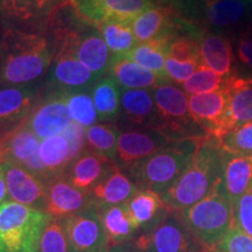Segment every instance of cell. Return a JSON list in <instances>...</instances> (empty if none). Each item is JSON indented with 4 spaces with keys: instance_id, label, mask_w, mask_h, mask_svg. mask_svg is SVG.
<instances>
[{
    "instance_id": "obj_8",
    "label": "cell",
    "mask_w": 252,
    "mask_h": 252,
    "mask_svg": "<svg viewBox=\"0 0 252 252\" xmlns=\"http://www.w3.org/2000/svg\"><path fill=\"white\" fill-rule=\"evenodd\" d=\"M133 245L138 252H201L180 212L166 209L152 226L138 234Z\"/></svg>"
},
{
    "instance_id": "obj_1",
    "label": "cell",
    "mask_w": 252,
    "mask_h": 252,
    "mask_svg": "<svg viewBox=\"0 0 252 252\" xmlns=\"http://www.w3.org/2000/svg\"><path fill=\"white\" fill-rule=\"evenodd\" d=\"M53 58L46 37L0 21V86H27L39 80Z\"/></svg>"
},
{
    "instance_id": "obj_22",
    "label": "cell",
    "mask_w": 252,
    "mask_h": 252,
    "mask_svg": "<svg viewBox=\"0 0 252 252\" xmlns=\"http://www.w3.org/2000/svg\"><path fill=\"white\" fill-rule=\"evenodd\" d=\"M251 0H201L197 23L207 28L238 26L249 14Z\"/></svg>"
},
{
    "instance_id": "obj_25",
    "label": "cell",
    "mask_w": 252,
    "mask_h": 252,
    "mask_svg": "<svg viewBox=\"0 0 252 252\" xmlns=\"http://www.w3.org/2000/svg\"><path fill=\"white\" fill-rule=\"evenodd\" d=\"M113 165L115 162L106 158L84 151V153L70 163L63 176L74 187L90 191V189L110 171Z\"/></svg>"
},
{
    "instance_id": "obj_28",
    "label": "cell",
    "mask_w": 252,
    "mask_h": 252,
    "mask_svg": "<svg viewBox=\"0 0 252 252\" xmlns=\"http://www.w3.org/2000/svg\"><path fill=\"white\" fill-rule=\"evenodd\" d=\"M97 208L111 247L134 241L139 231L131 222L125 204L97 206Z\"/></svg>"
},
{
    "instance_id": "obj_29",
    "label": "cell",
    "mask_w": 252,
    "mask_h": 252,
    "mask_svg": "<svg viewBox=\"0 0 252 252\" xmlns=\"http://www.w3.org/2000/svg\"><path fill=\"white\" fill-rule=\"evenodd\" d=\"M223 182L226 194L235 206L252 184V156L241 157L224 153Z\"/></svg>"
},
{
    "instance_id": "obj_44",
    "label": "cell",
    "mask_w": 252,
    "mask_h": 252,
    "mask_svg": "<svg viewBox=\"0 0 252 252\" xmlns=\"http://www.w3.org/2000/svg\"><path fill=\"white\" fill-rule=\"evenodd\" d=\"M68 140L71 149L72 160H76L86 151L87 128L76 122H71L61 133Z\"/></svg>"
},
{
    "instance_id": "obj_4",
    "label": "cell",
    "mask_w": 252,
    "mask_h": 252,
    "mask_svg": "<svg viewBox=\"0 0 252 252\" xmlns=\"http://www.w3.org/2000/svg\"><path fill=\"white\" fill-rule=\"evenodd\" d=\"M180 214L202 251L219 249L236 223L234 206L226 194L223 181L203 200Z\"/></svg>"
},
{
    "instance_id": "obj_23",
    "label": "cell",
    "mask_w": 252,
    "mask_h": 252,
    "mask_svg": "<svg viewBox=\"0 0 252 252\" xmlns=\"http://www.w3.org/2000/svg\"><path fill=\"white\" fill-rule=\"evenodd\" d=\"M138 190L137 185L115 163L89 193L97 206H118L128 202Z\"/></svg>"
},
{
    "instance_id": "obj_49",
    "label": "cell",
    "mask_w": 252,
    "mask_h": 252,
    "mask_svg": "<svg viewBox=\"0 0 252 252\" xmlns=\"http://www.w3.org/2000/svg\"><path fill=\"white\" fill-rule=\"evenodd\" d=\"M33 6L37 12H45L47 9H53L54 6V0H32Z\"/></svg>"
},
{
    "instance_id": "obj_48",
    "label": "cell",
    "mask_w": 252,
    "mask_h": 252,
    "mask_svg": "<svg viewBox=\"0 0 252 252\" xmlns=\"http://www.w3.org/2000/svg\"><path fill=\"white\" fill-rule=\"evenodd\" d=\"M103 252H138L137 249L133 245V242L126 244H119V245H112L106 249Z\"/></svg>"
},
{
    "instance_id": "obj_52",
    "label": "cell",
    "mask_w": 252,
    "mask_h": 252,
    "mask_svg": "<svg viewBox=\"0 0 252 252\" xmlns=\"http://www.w3.org/2000/svg\"><path fill=\"white\" fill-rule=\"evenodd\" d=\"M251 1H252V0H251Z\"/></svg>"
},
{
    "instance_id": "obj_42",
    "label": "cell",
    "mask_w": 252,
    "mask_h": 252,
    "mask_svg": "<svg viewBox=\"0 0 252 252\" xmlns=\"http://www.w3.org/2000/svg\"><path fill=\"white\" fill-rule=\"evenodd\" d=\"M237 225L252 237V184L234 206Z\"/></svg>"
},
{
    "instance_id": "obj_3",
    "label": "cell",
    "mask_w": 252,
    "mask_h": 252,
    "mask_svg": "<svg viewBox=\"0 0 252 252\" xmlns=\"http://www.w3.org/2000/svg\"><path fill=\"white\" fill-rule=\"evenodd\" d=\"M204 137L168 144L151 157L127 167L130 179L139 189H150L161 196L186 172Z\"/></svg>"
},
{
    "instance_id": "obj_37",
    "label": "cell",
    "mask_w": 252,
    "mask_h": 252,
    "mask_svg": "<svg viewBox=\"0 0 252 252\" xmlns=\"http://www.w3.org/2000/svg\"><path fill=\"white\" fill-rule=\"evenodd\" d=\"M220 149L231 156H252V121L229 131L217 139Z\"/></svg>"
},
{
    "instance_id": "obj_10",
    "label": "cell",
    "mask_w": 252,
    "mask_h": 252,
    "mask_svg": "<svg viewBox=\"0 0 252 252\" xmlns=\"http://www.w3.org/2000/svg\"><path fill=\"white\" fill-rule=\"evenodd\" d=\"M82 21L98 28L106 21L132 24L137 17L157 5L156 0H68Z\"/></svg>"
},
{
    "instance_id": "obj_20",
    "label": "cell",
    "mask_w": 252,
    "mask_h": 252,
    "mask_svg": "<svg viewBox=\"0 0 252 252\" xmlns=\"http://www.w3.org/2000/svg\"><path fill=\"white\" fill-rule=\"evenodd\" d=\"M37 103L33 86H0V128H15L30 115Z\"/></svg>"
},
{
    "instance_id": "obj_9",
    "label": "cell",
    "mask_w": 252,
    "mask_h": 252,
    "mask_svg": "<svg viewBox=\"0 0 252 252\" xmlns=\"http://www.w3.org/2000/svg\"><path fill=\"white\" fill-rule=\"evenodd\" d=\"M181 33L196 41L202 64L223 77L237 75L234 50L229 37L212 32L204 25L187 18L181 21Z\"/></svg>"
},
{
    "instance_id": "obj_39",
    "label": "cell",
    "mask_w": 252,
    "mask_h": 252,
    "mask_svg": "<svg viewBox=\"0 0 252 252\" xmlns=\"http://www.w3.org/2000/svg\"><path fill=\"white\" fill-rule=\"evenodd\" d=\"M167 58L181 62H196L202 64L197 42L193 37L182 33L171 40L167 48Z\"/></svg>"
},
{
    "instance_id": "obj_41",
    "label": "cell",
    "mask_w": 252,
    "mask_h": 252,
    "mask_svg": "<svg viewBox=\"0 0 252 252\" xmlns=\"http://www.w3.org/2000/svg\"><path fill=\"white\" fill-rule=\"evenodd\" d=\"M219 250L222 252H252V237L235 223L220 244Z\"/></svg>"
},
{
    "instance_id": "obj_27",
    "label": "cell",
    "mask_w": 252,
    "mask_h": 252,
    "mask_svg": "<svg viewBox=\"0 0 252 252\" xmlns=\"http://www.w3.org/2000/svg\"><path fill=\"white\" fill-rule=\"evenodd\" d=\"M125 207L131 222L139 232L152 226L167 209L161 196L150 189H139Z\"/></svg>"
},
{
    "instance_id": "obj_6",
    "label": "cell",
    "mask_w": 252,
    "mask_h": 252,
    "mask_svg": "<svg viewBox=\"0 0 252 252\" xmlns=\"http://www.w3.org/2000/svg\"><path fill=\"white\" fill-rule=\"evenodd\" d=\"M55 54L74 56L93 72L97 80L109 70L110 50L98 28L78 19L59 25L55 30Z\"/></svg>"
},
{
    "instance_id": "obj_14",
    "label": "cell",
    "mask_w": 252,
    "mask_h": 252,
    "mask_svg": "<svg viewBox=\"0 0 252 252\" xmlns=\"http://www.w3.org/2000/svg\"><path fill=\"white\" fill-rule=\"evenodd\" d=\"M182 18L173 7L158 4L135 18L131 26L138 43L153 40L171 41L180 34Z\"/></svg>"
},
{
    "instance_id": "obj_34",
    "label": "cell",
    "mask_w": 252,
    "mask_h": 252,
    "mask_svg": "<svg viewBox=\"0 0 252 252\" xmlns=\"http://www.w3.org/2000/svg\"><path fill=\"white\" fill-rule=\"evenodd\" d=\"M131 25L121 21H106L98 27L112 55H124L138 45Z\"/></svg>"
},
{
    "instance_id": "obj_46",
    "label": "cell",
    "mask_w": 252,
    "mask_h": 252,
    "mask_svg": "<svg viewBox=\"0 0 252 252\" xmlns=\"http://www.w3.org/2000/svg\"><path fill=\"white\" fill-rule=\"evenodd\" d=\"M237 58L242 64L252 70V27L245 28L238 36Z\"/></svg>"
},
{
    "instance_id": "obj_45",
    "label": "cell",
    "mask_w": 252,
    "mask_h": 252,
    "mask_svg": "<svg viewBox=\"0 0 252 252\" xmlns=\"http://www.w3.org/2000/svg\"><path fill=\"white\" fill-rule=\"evenodd\" d=\"M158 4L169 6L180 13L182 17L197 21L201 0H156Z\"/></svg>"
},
{
    "instance_id": "obj_26",
    "label": "cell",
    "mask_w": 252,
    "mask_h": 252,
    "mask_svg": "<svg viewBox=\"0 0 252 252\" xmlns=\"http://www.w3.org/2000/svg\"><path fill=\"white\" fill-rule=\"evenodd\" d=\"M108 74L117 82L121 89H153L163 82L149 69L116 55H111Z\"/></svg>"
},
{
    "instance_id": "obj_51",
    "label": "cell",
    "mask_w": 252,
    "mask_h": 252,
    "mask_svg": "<svg viewBox=\"0 0 252 252\" xmlns=\"http://www.w3.org/2000/svg\"><path fill=\"white\" fill-rule=\"evenodd\" d=\"M201 252H204V251H201Z\"/></svg>"
},
{
    "instance_id": "obj_16",
    "label": "cell",
    "mask_w": 252,
    "mask_h": 252,
    "mask_svg": "<svg viewBox=\"0 0 252 252\" xmlns=\"http://www.w3.org/2000/svg\"><path fill=\"white\" fill-rule=\"evenodd\" d=\"M7 162H14L49 181L45 166L39 156L41 139L26 125L25 121L13 130L6 132Z\"/></svg>"
},
{
    "instance_id": "obj_11",
    "label": "cell",
    "mask_w": 252,
    "mask_h": 252,
    "mask_svg": "<svg viewBox=\"0 0 252 252\" xmlns=\"http://www.w3.org/2000/svg\"><path fill=\"white\" fill-rule=\"evenodd\" d=\"M61 220L71 252H103L111 247L94 202Z\"/></svg>"
},
{
    "instance_id": "obj_12",
    "label": "cell",
    "mask_w": 252,
    "mask_h": 252,
    "mask_svg": "<svg viewBox=\"0 0 252 252\" xmlns=\"http://www.w3.org/2000/svg\"><path fill=\"white\" fill-rule=\"evenodd\" d=\"M67 94L52 91L43 99L37 100L25 123L41 140L62 133L72 122L69 113Z\"/></svg>"
},
{
    "instance_id": "obj_19",
    "label": "cell",
    "mask_w": 252,
    "mask_h": 252,
    "mask_svg": "<svg viewBox=\"0 0 252 252\" xmlns=\"http://www.w3.org/2000/svg\"><path fill=\"white\" fill-rule=\"evenodd\" d=\"M225 89L228 93V108L223 119L222 132L217 139L252 121V76L234 75L228 78Z\"/></svg>"
},
{
    "instance_id": "obj_30",
    "label": "cell",
    "mask_w": 252,
    "mask_h": 252,
    "mask_svg": "<svg viewBox=\"0 0 252 252\" xmlns=\"http://www.w3.org/2000/svg\"><path fill=\"white\" fill-rule=\"evenodd\" d=\"M39 156L50 181L64 175L68 167L74 161L70 145L62 134L41 140Z\"/></svg>"
},
{
    "instance_id": "obj_32",
    "label": "cell",
    "mask_w": 252,
    "mask_h": 252,
    "mask_svg": "<svg viewBox=\"0 0 252 252\" xmlns=\"http://www.w3.org/2000/svg\"><path fill=\"white\" fill-rule=\"evenodd\" d=\"M93 99L100 122H115L119 117L122 112V89L110 75L94 83Z\"/></svg>"
},
{
    "instance_id": "obj_31",
    "label": "cell",
    "mask_w": 252,
    "mask_h": 252,
    "mask_svg": "<svg viewBox=\"0 0 252 252\" xmlns=\"http://www.w3.org/2000/svg\"><path fill=\"white\" fill-rule=\"evenodd\" d=\"M171 41L153 40L150 42L138 43L133 49L124 55H119L121 58L137 63L143 68L149 69L154 72L160 80L169 81L166 75V59L167 48ZM117 56V55H116Z\"/></svg>"
},
{
    "instance_id": "obj_17",
    "label": "cell",
    "mask_w": 252,
    "mask_h": 252,
    "mask_svg": "<svg viewBox=\"0 0 252 252\" xmlns=\"http://www.w3.org/2000/svg\"><path fill=\"white\" fill-rule=\"evenodd\" d=\"M189 113L193 121L210 137H220L222 132L223 119L228 108L226 89L196 94L188 97Z\"/></svg>"
},
{
    "instance_id": "obj_5",
    "label": "cell",
    "mask_w": 252,
    "mask_h": 252,
    "mask_svg": "<svg viewBox=\"0 0 252 252\" xmlns=\"http://www.w3.org/2000/svg\"><path fill=\"white\" fill-rule=\"evenodd\" d=\"M50 220L43 210L5 201L0 204V252H39Z\"/></svg>"
},
{
    "instance_id": "obj_2",
    "label": "cell",
    "mask_w": 252,
    "mask_h": 252,
    "mask_svg": "<svg viewBox=\"0 0 252 252\" xmlns=\"http://www.w3.org/2000/svg\"><path fill=\"white\" fill-rule=\"evenodd\" d=\"M224 152L215 138L206 135L193 161L161 198L167 209L182 212L208 196L223 181Z\"/></svg>"
},
{
    "instance_id": "obj_47",
    "label": "cell",
    "mask_w": 252,
    "mask_h": 252,
    "mask_svg": "<svg viewBox=\"0 0 252 252\" xmlns=\"http://www.w3.org/2000/svg\"><path fill=\"white\" fill-rule=\"evenodd\" d=\"M8 189L6 184V175L4 163H0V204L8 200Z\"/></svg>"
},
{
    "instance_id": "obj_7",
    "label": "cell",
    "mask_w": 252,
    "mask_h": 252,
    "mask_svg": "<svg viewBox=\"0 0 252 252\" xmlns=\"http://www.w3.org/2000/svg\"><path fill=\"white\" fill-rule=\"evenodd\" d=\"M152 94L160 118L157 131L171 141L207 135L191 118L188 96L184 90L169 81H163L153 88Z\"/></svg>"
},
{
    "instance_id": "obj_35",
    "label": "cell",
    "mask_w": 252,
    "mask_h": 252,
    "mask_svg": "<svg viewBox=\"0 0 252 252\" xmlns=\"http://www.w3.org/2000/svg\"><path fill=\"white\" fill-rule=\"evenodd\" d=\"M229 77H223L207 65L201 64L194 75L182 84V89L189 96L225 89Z\"/></svg>"
},
{
    "instance_id": "obj_43",
    "label": "cell",
    "mask_w": 252,
    "mask_h": 252,
    "mask_svg": "<svg viewBox=\"0 0 252 252\" xmlns=\"http://www.w3.org/2000/svg\"><path fill=\"white\" fill-rule=\"evenodd\" d=\"M200 63L196 62H181L174 59H166V75L169 81L178 84H184L186 81L194 75L196 69L200 67Z\"/></svg>"
},
{
    "instance_id": "obj_40",
    "label": "cell",
    "mask_w": 252,
    "mask_h": 252,
    "mask_svg": "<svg viewBox=\"0 0 252 252\" xmlns=\"http://www.w3.org/2000/svg\"><path fill=\"white\" fill-rule=\"evenodd\" d=\"M2 21H28L36 15L32 0H4L1 13Z\"/></svg>"
},
{
    "instance_id": "obj_38",
    "label": "cell",
    "mask_w": 252,
    "mask_h": 252,
    "mask_svg": "<svg viewBox=\"0 0 252 252\" xmlns=\"http://www.w3.org/2000/svg\"><path fill=\"white\" fill-rule=\"evenodd\" d=\"M39 252H71L61 219L52 217L41 238Z\"/></svg>"
},
{
    "instance_id": "obj_13",
    "label": "cell",
    "mask_w": 252,
    "mask_h": 252,
    "mask_svg": "<svg viewBox=\"0 0 252 252\" xmlns=\"http://www.w3.org/2000/svg\"><path fill=\"white\" fill-rule=\"evenodd\" d=\"M4 168L9 198L46 212L49 181L14 162H5Z\"/></svg>"
},
{
    "instance_id": "obj_21",
    "label": "cell",
    "mask_w": 252,
    "mask_h": 252,
    "mask_svg": "<svg viewBox=\"0 0 252 252\" xmlns=\"http://www.w3.org/2000/svg\"><path fill=\"white\" fill-rule=\"evenodd\" d=\"M93 203L89 191L74 187L64 176H59L49 182L46 212L52 217L63 219L74 215Z\"/></svg>"
},
{
    "instance_id": "obj_15",
    "label": "cell",
    "mask_w": 252,
    "mask_h": 252,
    "mask_svg": "<svg viewBox=\"0 0 252 252\" xmlns=\"http://www.w3.org/2000/svg\"><path fill=\"white\" fill-rule=\"evenodd\" d=\"M97 77L74 56L55 54L49 67L47 83L54 91L76 93L94 87Z\"/></svg>"
},
{
    "instance_id": "obj_36",
    "label": "cell",
    "mask_w": 252,
    "mask_h": 252,
    "mask_svg": "<svg viewBox=\"0 0 252 252\" xmlns=\"http://www.w3.org/2000/svg\"><path fill=\"white\" fill-rule=\"evenodd\" d=\"M67 103L72 122L78 123L86 128L96 125V122L98 121V113L94 106L93 96L83 91L68 93Z\"/></svg>"
},
{
    "instance_id": "obj_18",
    "label": "cell",
    "mask_w": 252,
    "mask_h": 252,
    "mask_svg": "<svg viewBox=\"0 0 252 252\" xmlns=\"http://www.w3.org/2000/svg\"><path fill=\"white\" fill-rule=\"evenodd\" d=\"M171 143L173 141L154 128L121 132L118 139L117 160L127 168L133 163L151 157Z\"/></svg>"
},
{
    "instance_id": "obj_33",
    "label": "cell",
    "mask_w": 252,
    "mask_h": 252,
    "mask_svg": "<svg viewBox=\"0 0 252 252\" xmlns=\"http://www.w3.org/2000/svg\"><path fill=\"white\" fill-rule=\"evenodd\" d=\"M119 128L112 124H96L87 128L86 151L98 154L113 162L117 160Z\"/></svg>"
},
{
    "instance_id": "obj_24",
    "label": "cell",
    "mask_w": 252,
    "mask_h": 252,
    "mask_svg": "<svg viewBox=\"0 0 252 252\" xmlns=\"http://www.w3.org/2000/svg\"><path fill=\"white\" fill-rule=\"evenodd\" d=\"M122 113L125 121L144 128L157 130L160 118L152 90L122 89Z\"/></svg>"
},
{
    "instance_id": "obj_50",
    "label": "cell",
    "mask_w": 252,
    "mask_h": 252,
    "mask_svg": "<svg viewBox=\"0 0 252 252\" xmlns=\"http://www.w3.org/2000/svg\"><path fill=\"white\" fill-rule=\"evenodd\" d=\"M2 2H4V0H0V13H1V8H2Z\"/></svg>"
}]
</instances>
